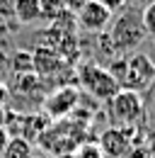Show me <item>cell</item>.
<instances>
[{
    "label": "cell",
    "instance_id": "2",
    "mask_svg": "<svg viewBox=\"0 0 155 158\" xmlns=\"http://www.w3.org/2000/svg\"><path fill=\"white\" fill-rule=\"evenodd\" d=\"M107 114L112 119V127L136 129L141 119L145 117V102L141 98V93L121 88L114 98L107 100Z\"/></svg>",
    "mask_w": 155,
    "mask_h": 158
},
{
    "label": "cell",
    "instance_id": "23",
    "mask_svg": "<svg viewBox=\"0 0 155 158\" xmlns=\"http://www.w3.org/2000/svg\"><path fill=\"white\" fill-rule=\"evenodd\" d=\"M145 2H155V0H145Z\"/></svg>",
    "mask_w": 155,
    "mask_h": 158
},
{
    "label": "cell",
    "instance_id": "1",
    "mask_svg": "<svg viewBox=\"0 0 155 158\" xmlns=\"http://www.w3.org/2000/svg\"><path fill=\"white\" fill-rule=\"evenodd\" d=\"M116 83L126 90H145L155 80V61L148 54H131V56H114L112 66L107 68Z\"/></svg>",
    "mask_w": 155,
    "mask_h": 158
},
{
    "label": "cell",
    "instance_id": "5",
    "mask_svg": "<svg viewBox=\"0 0 155 158\" xmlns=\"http://www.w3.org/2000/svg\"><path fill=\"white\" fill-rule=\"evenodd\" d=\"M80 105V90L75 85H61L54 93L44 95V114L51 119H66Z\"/></svg>",
    "mask_w": 155,
    "mask_h": 158
},
{
    "label": "cell",
    "instance_id": "3",
    "mask_svg": "<svg viewBox=\"0 0 155 158\" xmlns=\"http://www.w3.org/2000/svg\"><path fill=\"white\" fill-rule=\"evenodd\" d=\"M78 80L80 85L92 95L95 100H102L107 102L109 98H114L116 93L121 90V85L116 83V78L99 63H92V61H85L78 66Z\"/></svg>",
    "mask_w": 155,
    "mask_h": 158
},
{
    "label": "cell",
    "instance_id": "13",
    "mask_svg": "<svg viewBox=\"0 0 155 158\" xmlns=\"http://www.w3.org/2000/svg\"><path fill=\"white\" fill-rule=\"evenodd\" d=\"M66 12L61 0H39V20H46L49 24L56 22L61 15Z\"/></svg>",
    "mask_w": 155,
    "mask_h": 158
},
{
    "label": "cell",
    "instance_id": "20",
    "mask_svg": "<svg viewBox=\"0 0 155 158\" xmlns=\"http://www.w3.org/2000/svg\"><path fill=\"white\" fill-rule=\"evenodd\" d=\"M7 34H10V22H7V17L0 12V39L7 37Z\"/></svg>",
    "mask_w": 155,
    "mask_h": 158
},
{
    "label": "cell",
    "instance_id": "18",
    "mask_svg": "<svg viewBox=\"0 0 155 158\" xmlns=\"http://www.w3.org/2000/svg\"><path fill=\"white\" fill-rule=\"evenodd\" d=\"M7 100H10V88L5 85V80L0 78V110L7 105Z\"/></svg>",
    "mask_w": 155,
    "mask_h": 158
},
{
    "label": "cell",
    "instance_id": "17",
    "mask_svg": "<svg viewBox=\"0 0 155 158\" xmlns=\"http://www.w3.org/2000/svg\"><path fill=\"white\" fill-rule=\"evenodd\" d=\"M97 2H102V5H104L109 12H116V10H121V7H124L129 0H97Z\"/></svg>",
    "mask_w": 155,
    "mask_h": 158
},
{
    "label": "cell",
    "instance_id": "12",
    "mask_svg": "<svg viewBox=\"0 0 155 158\" xmlns=\"http://www.w3.org/2000/svg\"><path fill=\"white\" fill-rule=\"evenodd\" d=\"M0 158H32V143L22 136H12Z\"/></svg>",
    "mask_w": 155,
    "mask_h": 158
},
{
    "label": "cell",
    "instance_id": "4",
    "mask_svg": "<svg viewBox=\"0 0 155 158\" xmlns=\"http://www.w3.org/2000/svg\"><path fill=\"white\" fill-rule=\"evenodd\" d=\"M107 37H109V41H112L116 54H124V51L136 49V46L143 41L145 29H143V24H141V17H136L133 12H121L116 20L109 22Z\"/></svg>",
    "mask_w": 155,
    "mask_h": 158
},
{
    "label": "cell",
    "instance_id": "22",
    "mask_svg": "<svg viewBox=\"0 0 155 158\" xmlns=\"http://www.w3.org/2000/svg\"><path fill=\"white\" fill-rule=\"evenodd\" d=\"M148 112H150V119L155 122V98H153V102H150V107H148Z\"/></svg>",
    "mask_w": 155,
    "mask_h": 158
},
{
    "label": "cell",
    "instance_id": "6",
    "mask_svg": "<svg viewBox=\"0 0 155 158\" xmlns=\"http://www.w3.org/2000/svg\"><path fill=\"white\" fill-rule=\"evenodd\" d=\"M112 17H114V12H109V10H107L102 2H97V0L85 2V5L75 12L78 27L85 29V32H92V34H102V32H107V27H109Z\"/></svg>",
    "mask_w": 155,
    "mask_h": 158
},
{
    "label": "cell",
    "instance_id": "21",
    "mask_svg": "<svg viewBox=\"0 0 155 158\" xmlns=\"http://www.w3.org/2000/svg\"><path fill=\"white\" fill-rule=\"evenodd\" d=\"M7 56H10V54L0 46V73H5V71H7Z\"/></svg>",
    "mask_w": 155,
    "mask_h": 158
},
{
    "label": "cell",
    "instance_id": "8",
    "mask_svg": "<svg viewBox=\"0 0 155 158\" xmlns=\"http://www.w3.org/2000/svg\"><path fill=\"white\" fill-rule=\"evenodd\" d=\"M32 61H34V73L41 80L46 78H56L61 71L68 68V63L58 56V51L49 49V46H37L32 51Z\"/></svg>",
    "mask_w": 155,
    "mask_h": 158
},
{
    "label": "cell",
    "instance_id": "11",
    "mask_svg": "<svg viewBox=\"0 0 155 158\" xmlns=\"http://www.w3.org/2000/svg\"><path fill=\"white\" fill-rule=\"evenodd\" d=\"M12 15L22 24L39 22V0H12Z\"/></svg>",
    "mask_w": 155,
    "mask_h": 158
},
{
    "label": "cell",
    "instance_id": "7",
    "mask_svg": "<svg viewBox=\"0 0 155 158\" xmlns=\"http://www.w3.org/2000/svg\"><path fill=\"white\" fill-rule=\"evenodd\" d=\"M133 129H126V127H109L99 134V148L104 158H124L131 146H133Z\"/></svg>",
    "mask_w": 155,
    "mask_h": 158
},
{
    "label": "cell",
    "instance_id": "19",
    "mask_svg": "<svg viewBox=\"0 0 155 158\" xmlns=\"http://www.w3.org/2000/svg\"><path fill=\"white\" fill-rule=\"evenodd\" d=\"M10 139H12V136H10V131L0 124V156H2V151H5V146H7V141H10Z\"/></svg>",
    "mask_w": 155,
    "mask_h": 158
},
{
    "label": "cell",
    "instance_id": "9",
    "mask_svg": "<svg viewBox=\"0 0 155 158\" xmlns=\"http://www.w3.org/2000/svg\"><path fill=\"white\" fill-rule=\"evenodd\" d=\"M44 83H46V80H41L37 73L15 76V80H12V90H10V93H15L17 98H32V95L44 98V95H46V90H44Z\"/></svg>",
    "mask_w": 155,
    "mask_h": 158
},
{
    "label": "cell",
    "instance_id": "15",
    "mask_svg": "<svg viewBox=\"0 0 155 158\" xmlns=\"http://www.w3.org/2000/svg\"><path fill=\"white\" fill-rule=\"evenodd\" d=\"M75 158H104V153H102V148H99L97 141H90V143L85 141V143H80Z\"/></svg>",
    "mask_w": 155,
    "mask_h": 158
},
{
    "label": "cell",
    "instance_id": "10",
    "mask_svg": "<svg viewBox=\"0 0 155 158\" xmlns=\"http://www.w3.org/2000/svg\"><path fill=\"white\" fill-rule=\"evenodd\" d=\"M7 71L12 76H24V73H34V61L29 49H17L7 56Z\"/></svg>",
    "mask_w": 155,
    "mask_h": 158
},
{
    "label": "cell",
    "instance_id": "16",
    "mask_svg": "<svg viewBox=\"0 0 155 158\" xmlns=\"http://www.w3.org/2000/svg\"><path fill=\"white\" fill-rule=\"evenodd\" d=\"M61 2H63V7H66L68 12H73V15H75L78 10H80L85 2H90V0H61Z\"/></svg>",
    "mask_w": 155,
    "mask_h": 158
},
{
    "label": "cell",
    "instance_id": "14",
    "mask_svg": "<svg viewBox=\"0 0 155 158\" xmlns=\"http://www.w3.org/2000/svg\"><path fill=\"white\" fill-rule=\"evenodd\" d=\"M141 24L145 29V34H153L155 37V2H148L143 15H141Z\"/></svg>",
    "mask_w": 155,
    "mask_h": 158
}]
</instances>
